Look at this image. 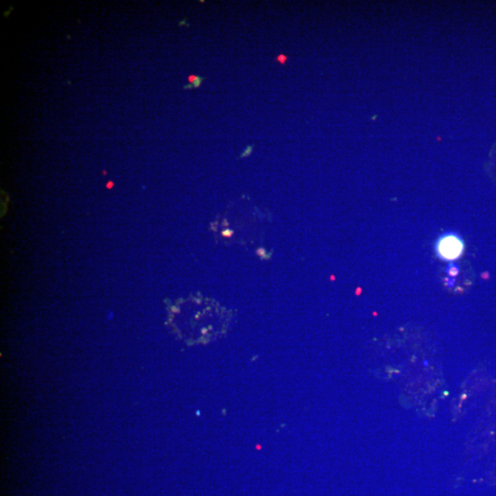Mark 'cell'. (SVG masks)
I'll list each match as a JSON object with an SVG mask.
<instances>
[{
    "instance_id": "obj_1",
    "label": "cell",
    "mask_w": 496,
    "mask_h": 496,
    "mask_svg": "<svg viewBox=\"0 0 496 496\" xmlns=\"http://www.w3.org/2000/svg\"><path fill=\"white\" fill-rule=\"evenodd\" d=\"M464 245L461 238L453 235L444 236L439 241L437 246V253L440 258L446 260H454L464 253Z\"/></svg>"
},
{
    "instance_id": "obj_4",
    "label": "cell",
    "mask_w": 496,
    "mask_h": 496,
    "mask_svg": "<svg viewBox=\"0 0 496 496\" xmlns=\"http://www.w3.org/2000/svg\"><path fill=\"white\" fill-rule=\"evenodd\" d=\"M253 146H247L246 149H245V152L243 154H242L241 158L247 157V155H249L251 153H252Z\"/></svg>"
},
{
    "instance_id": "obj_5",
    "label": "cell",
    "mask_w": 496,
    "mask_h": 496,
    "mask_svg": "<svg viewBox=\"0 0 496 496\" xmlns=\"http://www.w3.org/2000/svg\"><path fill=\"white\" fill-rule=\"evenodd\" d=\"M197 77L198 76H189L188 79L189 84L194 82L195 80L197 79Z\"/></svg>"
},
{
    "instance_id": "obj_2",
    "label": "cell",
    "mask_w": 496,
    "mask_h": 496,
    "mask_svg": "<svg viewBox=\"0 0 496 496\" xmlns=\"http://www.w3.org/2000/svg\"><path fill=\"white\" fill-rule=\"evenodd\" d=\"M203 80H204V77L198 76L194 82L189 84V85L184 86V89L198 88L202 85Z\"/></svg>"
},
{
    "instance_id": "obj_3",
    "label": "cell",
    "mask_w": 496,
    "mask_h": 496,
    "mask_svg": "<svg viewBox=\"0 0 496 496\" xmlns=\"http://www.w3.org/2000/svg\"><path fill=\"white\" fill-rule=\"evenodd\" d=\"M287 59H288V58H287L286 55H280L277 57L278 62L281 64V65H284V64L286 63Z\"/></svg>"
}]
</instances>
